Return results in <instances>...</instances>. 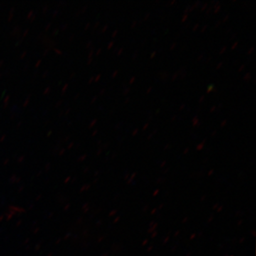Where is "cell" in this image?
Instances as JSON below:
<instances>
[]
</instances>
